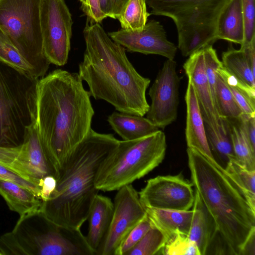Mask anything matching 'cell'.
I'll list each match as a JSON object with an SVG mask.
<instances>
[{
    "mask_svg": "<svg viewBox=\"0 0 255 255\" xmlns=\"http://www.w3.org/2000/svg\"><path fill=\"white\" fill-rule=\"evenodd\" d=\"M90 97L77 73L58 69L38 80L34 123L58 176L68 155L91 129L94 110Z\"/></svg>",
    "mask_w": 255,
    "mask_h": 255,
    "instance_id": "1",
    "label": "cell"
},
{
    "mask_svg": "<svg viewBox=\"0 0 255 255\" xmlns=\"http://www.w3.org/2000/svg\"><path fill=\"white\" fill-rule=\"evenodd\" d=\"M89 22L83 31L86 49L78 74L87 83L90 95L120 112L143 117L149 108L145 93L150 80L136 71L126 48L99 23Z\"/></svg>",
    "mask_w": 255,
    "mask_h": 255,
    "instance_id": "2",
    "label": "cell"
},
{
    "mask_svg": "<svg viewBox=\"0 0 255 255\" xmlns=\"http://www.w3.org/2000/svg\"><path fill=\"white\" fill-rule=\"evenodd\" d=\"M187 153L191 182L216 225L215 254L242 255L255 235V210L223 168L194 149Z\"/></svg>",
    "mask_w": 255,
    "mask_h": 255,
    "instance_id": "3",
    "label": "cell"
},
{
    "mask_svg": "<svg viewBox=\"0 0 255 255\" xmlns=\"http://www.w3.org/2000/svg\"><path fill=\"white\" fill-rule=\"evenodd\" d=\"M119 142L112 134L100 133L91 128L59 170L53 192L42 202L39 209L48 219L80 229L99 192L95 184L99 167Z\"/></svg>",
    "mask_w": 255,
    "mask_h": 255,
    "instance_id": "4",
    "label": "cell"
},
{
    "mask_svg": "<svg viewBox=\"0 0 255 255\" xmlns=\"http://www.w3.org/2000/svg\"><path fill=\"white\" fill-rule=\"evenodd\" d=\"M166 136L159 129L132 140H119L117 146L101 163L95 186L104 192L118 190L149 173L164 160Z\"/></svg>",
    "mask_w": 255,
    "mask_h": 255,
    "instance_id": "5",
    "label": "cell"
},
{
    "mask_svg": "<svg viewBox=\"0 0 255 255\" xmlns=\"http://www.w3.org/2000/svg\"><path fill=\"white\" fill-rule=\"evenodd\" d=\"M78 242L74 229L53 222L39 209L20 216L13 230L0 237V252L3 255H71Z\"/></svg>",
    "mask_w": 255,
    "mask_h": 255,
    "instance_id": "6",
    "label": "cell"
},
{
    "mask_svg": "<svg viewBox=\"0 0 255 255\" xmlns=\"http://www.w3.org/2000/svg\"><path fill=\"white\" fill-rule=\"evenodd\" d=\"M38 80L0 63V147L23 143L34 121Z\"/></svg>",
    "mask_w": 255,
    "mask_h": 255,
    "instance_id": "7",
    "label": "cell"
},
{
    "mask_svg": "<svg viewBox=\"0 0 255 255\" xmlns=\"http://www.w3.org/2000/svg\"><path fill=\"white\" fill-rule=\"evenodd\" d=\"M41 0H0V30L34 70L43 77L50 63L43 50Z\"/></svg>",
    "mask_w": 255,
    "mask_h": 255,
    "instance_id": "8",
    "label": "cell"
},
{
    "mask_svg": "<svg viewBox=\"0 0 255 255\" xmlns=\"http://www.w3.org/2000/svg\"><path fill=\"white\" fill-rule=\"evenodd\" d=\"M40 23L44 54L50 64H66L73 20L65 0H41Z\"/></svg>",
    "mask_w": 255,
    "mask_h": 255,
    "instance_id": "9",
    "label": "cell"
},
{
    "mask_svg": "<svg viewBox=\"0 0 255 255\" xmlns=\"http://www.w3.org/2000/svg\"><path fill=\"white\" fill-rule=\"evenodd\" d=\"M117 191L111 224L99 255H116L127 236L146 215L138 192L131 184Z\"/></svg>",
    "mask_w": 255,
    "mask_h": 255,
    "instance_id": "10",
    "label": "cell"
},
{
    "mask_svg": "<svg viewBox=\"0 0 255 255\" xmlns=\"http://www.w3.org/2000/svg\"><path fill=\"white\" fill-rule=\"evenodd\" d=\"M193 187L181 173L158 175L148 179L138 194L145 208L187 211L193 205Z\"/></svg>",
    "mask_w": 255,
    "mask_h": 255,
    "instance_id": "11",
    "label": "cell"
},
{
    "mask_svg": "<svg viewBox=\"0 0 255 255\" xmlns=\"http://www.w3.org/2000/svg\"><path fill=\"white\" fill-rule=\"evenodd\" d=\"M176 67L174 59H167L149 90L151 103L146 118L159 128H165L177 118L180 78Z\"/></svg>",
    "mask_w": 255,
    "mask_h": 255,
    "instance_id": "12",
    "label": "cell"
},
{
    "mask_svg": "<svg viewBox=\"0 0 255 255\" xmlns=\"http://www.w3.org/2000/svg\"><path fill=\"white\" fill-rule=\"evenodd\" d=\"M110 38L128 51L144 54H155L173 60L177 48L169 41L162 25L159 21H147L140 30L121 29L108 34Z\"/></svg>",
    "mask_w": 255,
    "mask_h": 255,
    "instance_id": "13",
    "label": "cell"
},
{
    "mask_svg": "<svg viewBox=\"0 0 255 255\" xmlns=\"http://www.w3.org/2000/svg\"><path fill=\"white\" fill-rule=\"evenodd\" d=\"M10 168L40 186L41 181L47 176H53L57 180L58 173L44 152L34 121L28 128L24 141Z\"/></svg>",
    "mask_w": 255,
    "mask_h": 255,
    "instance_id": "14",
    "label": "cell"
},
{
    "mask_svg": "<svg viewBox=\"0 0 255 255\" xmlns=\"http://www.w3.org/2000/svg\"><path fill=\"white\" fill-rule=\"evenodd\" d=\"M183 67L195 90L205 124L215 132H220L223 122L213 103L206 73L203 48L189 56Z\"/></svg>",
    "mask_w": 255,
    "mask_h": 255,
    "instance_id": "15",
    "label": "cell"
},
{
    "mask_svg": "<svg viewBox=\"0 0 255 255\" xmlns=\"http://www.w3.org/2000/svg\"><path fill=\"white\" fill-rule=\"evenodd\" d=\"M185 101L186 105L185 133L187 147L196 150L212 163L222 167L216 161L210 150L207 139L204 120L195 91L192 83L189 81Z\"/></svg>",
    "mask_w": 255,
    "mask_h": 255,
    "instance_id": "16",
    "label": "cell"
},
{
    "mask_svg": "<svg viewBox=\"0 0 255 255\" xmlns=\"http://www.w3.org/2000/svg\"><path fill=\"white\" fill-rule=\"evenodd\" d=\"M113 211L111 199L98 194L90 210L88 232L85 236L94 255H99L111 224Z\"/></svg>",
    "mask_w": 255,
    "mask_h": 255,
    "instance_id": "17",
    "label": "cell"
},
{
    "mask_svg": "<svg viewBox=\"0 0 255 255\" xmlns=\"http://www.w3.org/2000/svg\"><path fill=\"white\" fill-rule=\"evenodd\" d=\"M192 207L193 216L188 237L195 243L200 255H207L216 238V225L196 191Z\"/></svg>",
    "mask_w": 255,
    "mask_h": 255,
    "instance_id": "18",
    "label": "cell"
},
{
    "mask_svg": "<svg viewBox=\"0 0 255 255\" xmlns=\"http://www.w3.org/2000/svg\"><path fill=\"white\" fill-rule=\"evenodd\" d=\"M224 68L237 79L255 89V42L247 46L234 48L232 44L222 53Z\"/></svg>",
    "mask_w": 255,
    "mask_h": 255,
    "instance_id": "19",
    "label": "cell"
},
{
    "mask_svg": "<svg viewBox=\"0 0 255 255\" xmlns=\"http://www.w3.org/2000/svg\"><path fill=\"white\" fill-rule=\"evenodd\" d=\"M230 0H145L151 8L150 14L175 20L197 11L226 5Z\"/></svg>",
    "mask_w": 255,
    "mask_h": 255,
    "instance_id": "20",
    "label": "cell"
},
{
    "mask_svg": "<svg viewBox=\"0 0 255 255\" xmlns=\"http://www.w3.org/2000/svg\"><path fill=\"white\" fill-rule=\"evenodd\" d=\"M216 38L243 43L245 21L241 0H230L221 12L216 25Z\"/></svg>",
    "mask_w": 255,
    "mask_h": 255,
    "instance_id": "21",
    "label": "cell"
},
{
    "mask_svg": "<svg viewBox=\"0 0 255 255\" xmlns=\"http://www.w3.org/2000/svg\"><path fill=\"white\" fill-rule=\"evenodd\" d=\"M145 210L151 224L164 234L167 241L176 233L188 236L192 219V210L148 208Z\"/></svg>",
    "mask_w": 255,
    "mask_h": 255,
    "instance_id": "22",
    "label": "cell"
},
{
    "mask_svg": "<svg viewBox=\"0 0 255 255\" xmlns=\"http://www.w3.org/2000/svg\"><path fill=\"white\" fill-rule=\"evenodd\" d=\"M107 121L123 140H132L151 134L159 129L146 118L114 112Z\"/></svg>",
    "mask_w": 255,
    "mask_h": 255,
    "instance_id": "23",
    "label": "cell"
},
{
    "mask_svg": "<svg viewBox=\"0 0 255 255\" xmlns=\"http://www.w3.org/2000/svg\"><path fill=\"white\" fill-rule=\"evenodd\" d=\"M0 195L9 209L20 216L39 209L42 200L33 192L15 182L0 178Z\"/></svg>",
    "mask_w": 255,
    "mask_h": 255,
    "instance_id": "24",
    "label": "cell"
},
{
    "mask_svg": "<svg viewBox=\"0 0 255 255\" xmlns=\"http://www.w3.org/2000/svg\"><path fill=\"white\" fill-rule=\"evenodd\" d=\"M223 127L216 133L205 124L206 134L210 150L217 163L224 169L231 158H235L228 120L222 119ZM205 124V123H204Z\"/></svg>",
    "mask_w": 255,
    "mask_h": 255,
    "instance_id": "25",
    "label": "cell"
},
{
    "mask_svg": "<svg viewBox=\"0 0 255 255\" xmlns=\"http://www.w3.org/2000/svg\"><path fill=\"white\" fill-rule=\"evenodd\" d=\"M217 73L223 78L230 90L243 114L255 116V89L242 82L226 70L222 64Z\"/></svg>",
    "mask_w": 255,
    "mask_h": 255,
    "instance_id": "26",
    "label": "cell"
},
{
    "mask_svg": "<svg viewBox=\"0 0 255 255\" xmlns=\"http://www.w3.org/2000/svg\"><path fill=\"white\" fill-rule=\"evenodd\" d=\"M224 170L241 190L250 206L255 210V170L248 169L235 158L229 159Z\"/></svg>",
    "mask_w": 255,
    "mask_h": 255,
    "instance_id": "27",
    "label": "cell"
},
{
    "mask_svg": "<svg viewBox=\"0 0 255 255\" xmlns=\"http://www.w3.org/2000/svg\"><path fill=\"white\" fill-rule=\"evenodd\" d=\"M228 121L235 159L248 169L255 170V151L252 148L238 121Z\"/></svg>",
    "mask_w": 255,
    "mask_h": 255,
    "instance_id": "28",
    "label": "cell"
},
{
    "mask_svg": "<svg viewBox=\"0 0 255 255\" xmlns=\"http://www.w3.org/2000/svg\"><path fill=\"white\" fill-rule=\"evenodd\" d=\"M216 100L217 112L221 119L237 120L243 115L230 90L218 73L216 86Z\"/></svg>",
    "mask_w": 255,
    "mask_h": 255,
    "instance_id": "29",
    "label": "cell"
},
{
    "mask_svg": "<svg viewBox=\"0 0 255 255\" xmlns=\"http://www.w3.org/2000/svg\"><path fill=\"white\" fill-rule=\"evenodd\" d=\"M0 63L7 65L31 78L38 79L32 67L0 30Z\"/></svg>",
    "mask_w": 255,
    "mask_h": 255,
    "instance_id": "30",
    "label": "cell"
},
{
    "mask_svg": "<svg viewBox=\"0 0 255 255\" xmlns=\"http://www.w3.org/2000/svg\"><path fill=\"white\" fill-rule=\"evenodd\" d=\"M150 15L145 0H129L117 19L122 29L137 31L144 27Z\"/></svg>",
    "mask_w": 255,
    "mask_h": 255,
    "instance_id": "31",
    "label": "cell"
},
{
    "mask_svg": "<svg viewBox=\"0 0 255 255\" xmlns=\"http://www.w3.org/2000/svg\"><path fill=\"white\" fill-rule=\"evenodd\" d=\"M167 242L164 234L152 225L142 238L126 255H160Z\"/></svg>",
    "mask_w": 255,
    "mask_h": 255,
    "instance_id": "32",
    "label": "cell"
},
{
    "mask_svg": "<svg viewBox=\"0 0 255 255\" xmlns=\"http://www.w3.org/2000/svg\"><path fill=\"white\" fill-rule=\"evenodd\" d=\"M160 255H200L197 246L188 236L176 233L166 243Z\"/></svg>",
    "mask_w": 255,
    "mask_h": 255,
    "instance_id": "33",
    "label": "cell"
},
{
    "mask_svg": "<svg viewBox=\"0 0 255 255\" xmlns=\"http://www.w3.org/2000/svg\"><path fill=\"white\" fill-rule=\"evenodd\" d=\"M151 225L146 214L143 220L127 236L118 249L116 255H126L142 238Z\"/></svg>",
    "mask_w": 255,
    "mask_h": 255,
    "instance_id": "34",
    "label": "cell"
},
{
    "mask_svg": "<svg viewBox=\"0 0 255 255\" xmlns=\"http://www.w3.org/2000/svg\"><path fill=\"white\" fill-rule=\"evenodd\" d=\"M245 21V39L241 46H247L255 38V0H241Z\"/></svg>",
    "mask_w": 255,
    "mask_h": 255,
    "instance_id": "35",
    "label": "cell"
},
{
    "mask_svg": "<svg viewBox=\"0 0 255 255\" xmlns=\"http://www.w3.org/2000/svg\"><path fill=\"white\" fill-rule=\"evenodd\" d=\"M0 178L18 184L32 191L40 198L41 187L40 185L21 177L1 163H0Z\"/></svg>",
    "mask_w": 255,
    "mask_h": 255,
    "instance_id": "36",
    "label": "cell"
},
{
    "mask_svg": "<svg viewBox=\"0 0 255 255\" xmlns=\"http://www.w3.org/2000/svg\"><path fill=\"white\" fill-rule=\"evenodd\" d=\"M83 11L89 21L100 23L107 16L101 10L99 0H79Z\"/></svg>",
    "mask_w": 255,
    "mask_h": 255,
    "instance_id": "37",
    "label": "cell"
},
{
    "mask_svg": "<svg viewBox=\"0 0 255 255\" xmlns=\"http://www.w3.org/2000/svg\"><path fill=\"white\" fill-rule=\"evenodd\" d=\"M21 146L15 148L0 147V163L10 168L19 153Z\"/></svg>",
    "mask_w": 255,
    "mask_h": 255,
    "instance_id": "38",
    "label": "cell"
},
{
    "mask_svg": "<svg viewBox=\"0 0 255 255\" xmlns=\"http://www.w3.org/2000/svg\"><path fill=\"white\" fill-rule=\"evenodd\" d=\"M56 178L53 176H47L41 181L40 198L42 201L50 197L56 188Z\"/></svg>",
    "mask_w": 255,
    "mask_h": 255,
    "instance_id": "39",
    "label": "cell"
},
{
    "mask_svg": "<svg viewBox=\"0 0 255 255\" xmlns=\"http://www.w3.org/2000/svg\"><path fill=\"white\" fill-rule=\"evenodd\" d=\"M129 0H109L111 18L117 19Z\"/></svg>",
    "mask_w": 255,
    "mask_h": 255,
    "instance_id": "40",
    "label": "cell"
},
{
    "mask_svg": "<svg viewBox=\"0 0 255 255\" xmlns=\"http://www.w3.org/2000/svg\"><path fill=\"white\" fill-rule=\"evenodd\" d=\"M101 10L107 17H111V8L109 0H99Z\"/></svg>",
    "mask_w": 255,
    "mask_h": 255,
    "instance_id": "41",
    "label": "cell"
},
{
    "mask_svg": "<svg viewBox=\"0 0 255 255\" xmlns=\"http://www.w3.org/2000/svg\"><path fill=\"white\" fill-rule=\"evenodd\" d=\"M1 255V253H0V255Z\"/></svg>",
    "mask_w": 255,
    "mask_h": 255,
    "instance_id": "42",
    "label": "cell"
}]
</instances>
